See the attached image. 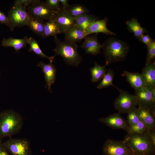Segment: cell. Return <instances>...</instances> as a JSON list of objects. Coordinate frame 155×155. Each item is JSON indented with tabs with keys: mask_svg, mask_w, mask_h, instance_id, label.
<instances>
[{
	"mask_svg": "<svg viewBox=\"0 0 155 155\" xmlns=\"http://www.w3.org/2000/svg\"><path fill=\"white\" fill-rule=\"evenodd\" d=\"M102 45L105 59V66L124 61L129 49L127 43L114 37H109Z\"/></svg>",
	"mask_w": 155,
	"mask_h": 155,
	"instance_id": "obj_1",
	"label": "cell"
},
{
	"mask_svg": "<svg viewBox=\"0 0 155 155\" xmlns=\"http://www.w3.org/2000/svg\"><path fill=\"white\" fill-rule=\"evenodd\" d=\"M24 123L23 119L18 113L12 109L0 113V140L19 133Z\"/></svg>",
	"mask_w": 155,
	"mask_h": 155,
	"instance_id": "obj_2",
	"label": "cell"
},
{
	"mask_svg": "<svg viewBox=\"0 0 155 155\" xmlns=\"http://www.w3.org/2000/svg\"><path fill=\"white\" fill-rule=\"evenodd\" d=\"M54 37L56 47L53 51L56 55L60 56L68 64L78 67L82 59L78 53L76 44L65 40L62 41L57 36Z\"/></svg>",
	"mask_w": 155,
	"mask_h": 155,
	"instance_id": "obj_3",
	"label": "cell"
},
{
	"mask_svg": "<svg viewBox=\"0 0 155 155\" xmlns=\"http://www.w3.org/2000/svg\"><path fill=\"white\" fill-rule=\"evenodd\" d=\"M124 141L133 152L147 155H155V144L147 131L141 134H128Z\"/></svg>",
	"mask_w": 155,
	"mask_h": 155,
	"instance_id": "obj_4",
	"label": "cell"
},
{
	"mask_svg": "<svg viewBox=\"0 0 155 155\" xmlns=\"http://www.w3.org/2000/svg\"><path fill=\"white\" fill-rule=\"evenodd\" d=\"M8 15L11 27V31L16 27L27 25L30 18L26 7L15 3L8 11Z\"/></svg>",
	"mask_w": 155,
	"mask_h": 155,
	"instance_id": "obj_5",
	"label": "cell"
},
{
	"mask_svg": "<svg viewBox=\"0 0 155 155\" xmlns=\"http://www.w3.org/2000/svg\"><path fill=\"white\" fill-rule=\"evenodd\" d=\"M119 94L115 100L114 106L115 108L120 114L127 113L136 108L137 105V98L135 95L127 91L117 88Z\"/></svg>",
	"mask_w": 155,
	"mask_h": 155,
	"instance_id": "obj_6",
	"label": "cell"
},
{
	"mask_svg": "<svg viewBox=\"0 0 155 155\" xmlns=\"http://www.w3.org/2000/svg\"><path fill=\"white\" fill-rule=\"evenodd\" d=\"M27 7V11L30 17L43 20L52 19L58 11L51 9L45 3L39 0H35Z\"/></svg>",
	"mask_w": 155,
	"mask_h": 155,
	"instance_id": "obj_7",
	"label": "cell"
},
{
	"mask_svg": "<svg viewBox=\"0 0 155 155\" xmlns=\"http://www.w3.org/2000/svg\"><path fill=\"white\" fill-rule=\"evenodd\" d=\"M3 144L10 155H31L30 142L26 138H9Z\"/></svg>",
	"mask_w": 155,
	"mask_h": 155,
	"instance_id": "obj_8",
	"label": "cell"
},
{
	"mask_svg": "<svg viewBox=\"0 0 155 155\" xmlns=\"http://www.w3.org/2000/svg\"><path fill=\"white\" fill-rule=\"evenodd\" d=\"M104 155H133V152L124 141L108 139L103 146Z\"/></svg>",
	"mask_w": 155,
	"mask_h": 155,
	"instance_id": "obj_9",
	"label": "cell"
},
{
	"mask_svg": "<svg viewBox=\"0 0 155 155\" xmlns=\"http://www.w3.org/2000/svg\"><path fill=\"white\" fill-rule=\"evenodd\" d=\"M139 107L150 109L155 107V89L146 87L135 90Z\"/></svg>",
	"mask_w": 155,
	"mask_h": 155,
	"instance_id": "obj_10",
	"label": "cell"
},
{
	"mask_svg": "<svg viewBox=\"0 0 155 155\" xmlns=\"http://www.w3.org/2000/svg\"><path fill=\"white\" fill-rule=\"evenodd\" d=\"M99 121L114 129H122L127 131L129 127L127 121L119 113L99 119Z\"/></svg>",
	"mask_w": 155,
	"mask_h": 155,
	"instance_id": "obj_11",
	"label": "cell"
},
{
	"mask_svg": "<svg viewBox=\"0 0 155 155\" xmlns=\"http://www.w3.org/2000/svg\"><path fill=\"white\" fill-rule=\"evenodd\" d=\"M108 20L106 18L97 20L91 23L85 30V37L91 34L102 33L107 35L115 36V33L109 30L107 27Z\"/></svg>",
	"mask_w": 155,
	"mask_h": 155,
	"instance_id": "obj_12",
	"label": "cell"
},
{
	"mask_svg": "<svg viewBox=\"0 0 155 155\" xmlns=\"http://www.w3.org/2000/svg\"><path fill=\"white\" fill-rule=\"evenodd\" d=\"M52 19L58 26L61 34L64 33L69 28L75 24L74 18L61 8Z\"/></svg>",
	"mask_w": 155,
	"mask_h": 155,
	"instance_id": "obj_13",
	"label": "cell"
},
{
	"mask_svg": "<svg viewBox=\"0 0 155 155\" xmlns=\"http://www.w3.org/2000/svg\"><path fill=\"white\" fill-rule=\"evenodd\" d=\"M84 39L80 47L82 48L86 53L96 55L100 53V49L102 48V45L98 41L97 34L88 36Z\"/></svg>",
	"mask_w": 155,
	"mask_h": 155,
	"instance_id": "obj_14",
	"label": "cell"
},
{
	"mask_svg": "<svg viewBox=\"0 0 155 155\" xmlns=\"http://www.w3.org/2000/svg\"><path fill=\"white\" fill-rule=\"evenodd\" d=\"M37 66L41 68L44 73L46 85L49 91L51 92V86L55 82L56 80V69L53 62H50L48 64L41 61Z\"/></svg>",
	"mask_w": 155,
	"mask_h": 155,
	"instance_id": "obj_15",
	"label": "cell"
},
{
	"mask_svg": "<svg viewBox=\"0 0 155 155\" xmlns=\"http://www.w3.org/2000/svg\"><path fill=\"white\" fill-rule=\"evenodd\" d=\"M141 74L145 83L146 87L155 89V62L153 61L143 68Z\"/></svg>",
	"mask_w": 155,
	"mask_h": 155,
	"instance_id": "obj_16",
	"label": "cell"
},
{
	"mask_svg": "<svg viewBox=\"0 0 155 155\" xmlns=\"http://www.w3.org/2000/svg\"><path fill=\"white\" fill-rule=\"evenodd\" d=\"M121 75L125 77L127 81L135 90L146 87L144 80L141 73L124 71Z\"/></svg>",
	"mask_w": 155,
	"mask_h": 155,
	"instance_id": "obj_17",
	"label": "cell"
},
{
	"mask_svg": "<svg viewBox=\"0 0 155 155\" xmlns=\"http://www.w3.org/2000/svg\"><path fill=\"white\" fill-rule=\"evenodd\" d=\"M64 33L65 40L76 43L81 42L85 37L84 31L75 24L69 28Z\"/></svg>",
	"mask_w": 155,
	"mask_h": 155,
	"instance_id": "obj_18",
	"label": "cell"
},
{
	"mask_svg": "<svg viewBox=\"0 0 155 155\" xmlns=\"http://www.w3.org/2000/svg\"><path fill=\"white\" fill-rule=\"evenodd\" d=\"M28 38L25 36L21 39H16L9 37L8 39L3 38L1 41V46L4 48L12 47L16 52L25 47L28 44Z\"/></svg>",
	"mask_w": 155,
	"mask_h": 155,
	"instance_id": "obj_19",
	"label": "cell"
},
{
	"mask_svg": "<svg viewBox=\"0 0 155 155\" xmlns=\"http://www.w3.org/2000/svg\"><path fill=\"white\" fill-rule=\"evenodd\" d=\"M128 29L133 33L135 37L139 39L140 37L147 31L145 28L142 27L137 19L133 18L126 22Z\"/></svg>",
	"mask_w": 155,
	"mask_h": 155,
	"instance_id": "obj_20",
	"label": "cell"
},
{
	"mask_svg": "<svg viewBox=\"0 0 155 155\" xmlns=\"http://www.w3.org/2000/svg\"><path fill=\"white\" fill-rule=\"evenodd\" d=\"M137 110L140 120L148 128L155 129V118L151 115L149 109L139 107Z\"/></svg>",
	"mask_w": 155,
	"mask_h": 155,
	"instance_id": "obj_21",
	"label": "cell"
},
{
	"mask_svg": "<svg viewBox=\"0 0 155 155\" xmlns=\"http://www.w3.org/2000/svg\"><path fill=\"white\" fill-rule=\"evenodd\" d=\"M60 34H61L60 29L57 24L52 18L47 20L44 23L42 38L54 36Z\"/></svg>",
	"mask_w": 155,
	"mask_h": 155,
	"instance_id": "obj_22",
	"label": "cell"
},
{
	"mask_svg": "<svg viewBox=\"0 0 155 155\" xmlns=\"http://www.w3.org/2000/svg\"><path fill=\"white\" fill-rule=\"evenodd\" d=\"M74 18L75 24L84 31L91 23L99 19L98 17L89 14H84Z\"/></svg>",
	"mask_w": 155,
	"mask_h": 155,
	"instance_id": "obj_23",
	"label": "cell"
},
{
	"mask_svg": "<svg viewBox=\"0 0 155 155\" xmlns=\"http://www.w3.org/2000/svg\"><path fill=\"white\" fill-rule=\"evenodd\" d=\"M65 10L69 15L73 18L89 13V11L87 7L79 4L69 5L68 7Z\"/></svg>",
	"mask_w": 155,
	"mask_h": 155,
	"instance_id": "obj_24",
	"label": "cell"
},
{
	"mask_svg": "<svg viewBox=\"0 0 155 155\" xmlns=\"http://www.w3.org/2000/svg\"><path fill=\"white\" fill-rule=\"evenodd\" d=\"M107 71L105 68V65L101 66L95 62L94 66L90 69L91 81L93 82H98L103 78Z\"/></svg>",
	"mask_w": 155,
	"mask_h": 155,
	"instance_id": "obj_25",
	"label": "cell"
},
{
	"mask_svg": "<svg viewBox=\"0 0 155 155\" xmlns=\"http://www.w3.org/2000/svg\"><path fill=\"white\" fill-rule=\"evenodd\" d=\"M44 24L42 20L30 17L27 25L36 35L42 37Z\"/></svg>",
	"mask_w": 155,
	"mask_h": 155,
	"instance_id": "obj_26",
	"label": "cell"
},
{
	"mask_svg": "<svg viewBox=\"0 0 155 155\" xmlns=\"http://www.w3.org/2000/svg\"><path fill=\"white\" fill-rule=\"evenodd\" d=\"M28 44L30 45V48L28 49L29 51H32L41 57L47 58L49 60V61L53 62L55 55L49 57L44 54L40 49L38 42L34 38L32 37H29L28 38Z\"/></svg>",
	"mask_w": 155,
	"mask_h": 155,
	"instance_id": "obj_27",
	"label": "cell"
},
{
	"mask_svg": "<svg viewBox=\"0 0 155 155\" xmlns=\"http://www.w3.org/2000/svg\"><path fill=\"white\" fill-rule=\"evenodd\" d=\"M115 76V73L113 70L109 69L104 76L102 81L97 86L99 89L106 88L110 86H113L117 89V87L113 84V81Z\"/></svg>",
	"mask_w": 155,
	"mask_h": 155,
	"instance_id": "obj_28",
	"label": "cell"
},
{
	"mask_svg": "<svg viewBox=\"0 0 155 155\" xmlns=\"http://www.w3.org/2000/svg\"><path fill=\"white\" fill-rule=\"evenodd\" d=\"M148 128L140 120L136 124L129 127L127 132L128 134H141L146 131Z\"/></svg>",
	"mask_w": 155,
	"mask_h": 155,
	"instance_id": "obj_29",
	"label": "cell"
},
{
	"mask_svg": "<svg viewBox=\"0 0 155 155\" xmlns=\"http://www.w3.org/2000/svg\"><path fill=\"white\" fill-rule=\"evenodd\" d=\"M140 121L137 108H136L127 113V121L129 127L136 124Z\"/></svg>",
	"mask_w": 155,
	"mask_h": 155,
	"instance_id": "obj_30",
	"label": "cell"
},
{
	"mask_svg": "<svg viewBox=\"0 0 155 155\" xmlns=\"http://www.w3.org/2000/svg\"><path fill=\"white\" fill-rule=\"evenodd\" d=\"M147 53L146 59V65L150 63L155 57V41L153 40L150 44L147 46Z\"/></svg>",
	"mask_w": 155,
	"mask_h": 155,
	"instance_id": "obj_31",
	"label": "cell"
},
{
	"mask_svg": "<svg viewBox=\"0 0 155 155\" xmlns=\"http://www.w3.org/2000/svg\"><path fill=\"white\" fill-rule=\"evenodd\" d=\"M45 3L50 8L55 11H59L61 9L59 0H47Z\"/></svg>",
	"mask_w": 155,
	"mask_h": 155,
	"instance_id": "obj_32",
	"label": "cell"
},
{
	"mask_svg": "<svg viewBox=\"0 0 155 155\" xmlns=\"http://www.w3.org/2000/svg\"><path fill=\"white\" fill-rule=\"evenodd\" d=\"M0 23L4 24L7 26L11 31V27L9 19L7 16L0 10Z\"/></svg>",
	"mask_w": 155,
	"mask_h": 155,
	"instance_id": "obj_33",
	"label": "cell"
},
{
	"mask_svg": "<svg viewBox=\"0 0 155 155\" xmlns=\"http://www.w3.org/2000/svg\"><path fill=\"white\" fill-rule=\"evenodd\" d=\"M139 39L140 41L145 44L147 46L150 44L153 41L148 33L143 35Z\"/></svg>",
	"mask_w": 155,
	"mask_h": 155,
	"instance_id": "obj_34",
	"label": "cell"
},
{
	"mask_svg": "<svg viewBox=\"0 0 155 155\" xmlns=\"http://www.w3.org/2000/svg\"><path fill=\"white\" fill-rule=\"evenodd\" d=\"M35 0H16L15 1L14 3L20 4L23 5L24 6H28Z\"/></svg>",
	"mask_w": 155,
	"mask_h": 155,
	"instance_id": "obj_35",
	"label": "cell"
},
{
	"mask_svg": "<svg viewBox=\"0 0 155 155\" xmlns=\"http://www.w3.org/2000/svg\"><path fill=\"white\" fill-rule=\"evenodd\" d=\"M147 131L153 143L155 144V130L154 128H148Z\"/></svg>",
	"mask_w": 155,
	"mask_h": 155,
	"instance_id": "obj_36",
	"label": "cell"
},
{
	"mask_svg": "<svg viewBox=\"0 0 155 155\" xmlns=\"http://www.w3.org/2000/svg\"><path fill=\"white\" fill-rule=\"evenodd\" d=\"M0 155H10L3 146L2 140H0Z\"/></svg>",
	"mask_w": 155,
	"mask_h": 155,
	"instance_id": "obj_37",
	"label": "cell"
},
{
	"mask_svg": "<svg viewBox=\"0 0 155 155\" xmlns=\"http://www.w3.org/2000/svg\"><path fill=\"white\" fill-rule=\"evenodd\" d=\"M60 3L62 5V8L63 10H65L69 6V5L68 3V0H59Z\"/></svg>",
	"mask_w": 155,
	"mask_h": 155,
	"instance_id": "obj_38",
	"label": "cell"
},
{
	"mask_svg": "<svg viewBox=\"0 0 155 155\" xmlns=\"http://www.w3.org/2000/svg\"><path fill=\"white\" fill-rule=\"evenodd\" d=\"M150 113L152 116L154 118H155V107H153L149 109Z\"/></svg>",
	"mask_w": 155,
	"mask_h": 155,
	"instance_id": "obj_39",
	"label": "cell"
},
{
	"mask_svg": "<svg viewBox=\"0 0 155 155\" xmlns=\"http://www.w3.org/2000/svg\"><path fill=\"white\" fill-rule=\"evenodd\" d=\"M133 155H147L143 153L133 152Z\"/></svg>",
	"mask_w": 155,
	"mask_h": 155,
	"instance_id": "obj_40",
	"label": "cell"
},
{
	"mask_svg": "<svg viewBox=\"0 0 155 155\" xmlns=\"http://www.w3.org/2000/svg\"><path fill=\"white\" fill-rule=\"evenodd\" d=\"M0 76H1V72H0Z\"/></svg>",
	"mask_w": 155,
	"mask_h": 155,
	"instance_id": "obj_41",
	"label": "cell"
}]
</instances>
